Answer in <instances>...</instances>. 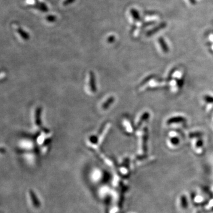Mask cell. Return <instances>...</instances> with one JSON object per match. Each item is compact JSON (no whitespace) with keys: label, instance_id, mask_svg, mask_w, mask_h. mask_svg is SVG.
I'll return each instance as SVG.
<instances>
[{"label":"cell","instance_id":"obj_1","mask_svg":"<svg viewBox=\"0 0 213 213\" xmlns=\"http://www.w3.org/2000/svg\"><path fill=\"white\" fill-rule=\"evenodd\" d=\"M89 90H90L91 93L94 94L96 91L95 88V79L93 73H90L88 79V84Z\"/></svg>","mask_w":213,"mask_h":213},{"label":"cell","instance_id":"obj_2","mask_svg":"<svg viewBox=\"0 0 213 213\" xmlns=\"http://www.w3.org/2000/svg\"><path fill=\"white\" fill-rule=\"evenodd\" d=\"M113 98H111V97H110V98H108L107 99V100H106L105 102H104L103 103H102V109H104V110H106V109H107L108 107H109V106L111 105V104L113 102Z\"/></svg>","mask_w":213,"mask_h":213},{"label":"cell","instance_id":"obj_3","mask_svg":"<svg viewBox=\"0 0 213 213\" xmlns=\"http://www.w3.org/2000/svg\"><path fill=\"white\" fill-rule=\"evenodd\" d=\"M40 109H37L36 111V116H35V124H36L37 126H40Z\"/></svg>","mask_w":213,"mask_h":213}]
</instances>
